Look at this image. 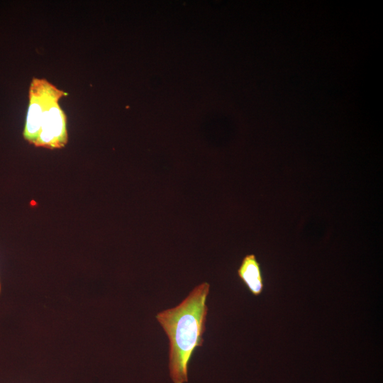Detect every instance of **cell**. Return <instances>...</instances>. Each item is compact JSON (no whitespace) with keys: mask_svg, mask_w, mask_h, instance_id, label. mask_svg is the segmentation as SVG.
Segmentation results:
<instances>
[{"mask_svg":"<svg viewBox=\"0 0 383 383\" xmlns=\"http://www.w3.org/2000/svg\"><path fill=\"white\" fill-rule=\"evenodd\" d=\"M209 289V284L202 282L177 306L156 315L169 340V370L174 383L187 382L190 359L204 343Z\"/></svg>","mask_w":383,"mask_h":383,"instance_id":"1","label":"cell"},{"mask_svg":"<svg viewBox=\"0 0 383 383\" xmlns=\"http://www.w3.org/2000/svg\"><path fill=\"white\" fill-rule=\"evenodd\" d=\"M67 94L46 79H32L23 131V137L29 144L50 150L61 149L67 144V116L59 104Z\"/></svg>","mask_w":383,"mask_h":383,"instance_id":"2","label":"cell"},{"mask_svg":"<svg viewBox=\"0 0 383 383\" xmlns=\"http://www.w3.org/2000/svg\"><path fill=\"white\" fill-rule=\"evenodd\" d=\"M240 280L254 296H259L264 289V279L260 264L254 254L246 255L237 270Z\"/></svg>","mask_w":383,"mask_h":383,"instance_id":"3","label":"cell"},{"mask_svg":"<svg viewBox=\"0 0 383 383\" xmlns=\"http://www.w3.org/2000/svg\"><path fill=\"white\" fill-rule=\"evenodd\" d=\"M1 283H0V293H1Z\"/></svg>","mask_w":383,"mask_h":383,"instance_id":"4","label":"cell"}]
</instances>
